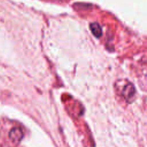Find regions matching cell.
I'll list each match as a JSON object with an SVG mask.
<instances>
[{
	"instance_id": "obj_2",
	"label": "cell",
	"mask_w": 147,
	"mask_h": 147,
	"mask_svg": "<svg viewBox=\"0 0 147 147\" xmlns=\"http://www.w3.org/2000/svg\"><path fill=\"white\" fill-rule=\"evenodd\" d=\"M9 137L14 142H20L23 137V132L19 127H14L9 132Z\"/></svg>"
},
{
	"instance_id": "obj_1",
	"label": "cell",
	"mask_w": 147,
	"mask_h": 147,
	"mask_svg": "<svg viewBox=\"0 0 147 147\" xmlns=\"http://www.w3.org/2000/svg\"><path fill=\"white\" fill-rule=\"evenodd\" d=\"M122 94L124 99L127 102L132 101L136 94V88L134 85L131 83L126 84L122 90Z\"/></svg>"
},
{
	"instance_id": "obj_3",
	"label": "cell",
	"mask_w": 147,
	"mask_h": 147,
	"mask_svg": "<svg viewBox=\"0 0 147 147\" xmlns=\"http://www.w3.org/2000/svg\"><path fill=\"white\" fill-rule=\"evenodd\" d=\"M90 29L92 34L97 38H99L102 35V29L98 23L93 22L90 25Z\"/></svg>"
}]
</instances>
